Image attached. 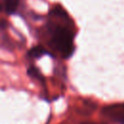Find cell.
Here are the masks:
<instances>
[{
    "mask_svg": "<svg viewBox=\"0 0 124 124\" xmlns=\"http://www.w3.org/2000/svg\"><path fill=\"white\" fill-rule=\"evenodd\" d=\"M27 74H28L29 77L32 78L38 79V80H40V81H43V80H44V77H43L42 73L38 70L37 67H35V66H33V65L30 66V67L28 68V70H27Z\"/></svg>",
    "mask_w": 124,
    "mask_h": 124,
    "instance_id": "cell-5",
    "label": "cell"
},
{
    "mask_svg": "<svg viewBox=\"0 0 124 124\" xmlns=\"http://www.w3.org/2000/svg\"><path fill=\"white\" fill-rule=\"evenodd\" d=\"M19 6V0H3V10L8 15H14Z\"/></svg>",
    "mask_w": 124,
    "mask_h": 124,
    "instance_id": "cell-3",
    "label": "cell"
},
{
    "mask_svg": "<svg viewBox=\"0 0 124 124\" xmlns=\"http://www.w3.org/2000/svg\"><path fill=\"white\" fill-rule=\"evenodd\" d=\"M46 53H47V51H46V49L44 46H36L32 47L28 51L27 54H28V56L30 58H39V57H41V56H43V55H45Z\"/></svg>",
    "mask_w": 124,
    "mask_h": 124,
    "instance_id": "cell-4",
    "label": "cell"
},
{
    "mask_svg": "<svg viewBox=\"0 0 124 124\" xmlns=\"http://www.w3.org/2000/svg\"><path fill=\"white\" fill-rule=\"evenodd\" d=\"M46 29L49 35V45L63 58L71 57L75 51V31L71 18L59 5L49 12Z\"/></svg>",
    "mask_w": 124,
    "mask_h": 124,
    "instance_id": "cell-1",
    "label": "cell"
},
{
    "mask_svg": "<svg viewBox=\"0 0 124 124\" xmlns=\"http://www.w3.org/2000/svg\"><path fill=\"white\" fill-rule=\"evenodd\" d=\"M81 124H104V123H96V122H83Z\"/></svg>",
    "mask_w": 124,
    "mask_h": 124,
    "instance_id": "cell-6",
    "label": "cell"
},
{
    "mask_svg": "<svg viewBox=\"0 0 124 124\" xmlns=\"http://www.w3.org/2000/svg\"><path fill=\"white\" fill-rule=\"evenodd\" d=\"M102 114L115 123L124 124V103L105 106L102 109Z\"/></svg>",
    "mask_w": 124,
    "mask_h": 124,
    "instance_id": "cell-2",
    "label": "cell"
}]
</instances>
